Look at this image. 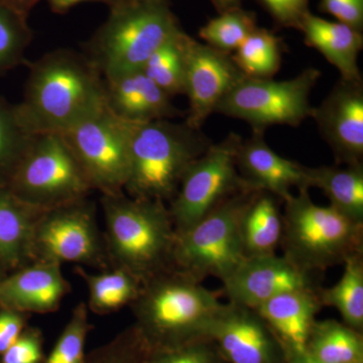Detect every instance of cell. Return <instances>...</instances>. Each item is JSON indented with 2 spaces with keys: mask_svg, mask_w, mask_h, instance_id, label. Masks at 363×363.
<instances>
[{
  "mask_svg": "<svg viewBox=\"0 0 363 363\" xmlns=\"http://www.w3.org/2000/svg\"><path fill=\"white\" fill-rule=\"evenodd\" d=\"M14 107L30 135L62 133L106 107L104 77L84 52L54 50L30 63Z\"/></svg>",
  "mask_w": 363,
  "mask_h": 363,
  "instance_id": "1",
  "label": "cell"
},
{
  "mask_svg": "<svg viewBox=\"0 0 363 363\" xmlns=\"http://www.w3.org/2000/svg\"><path fill=\"white\" fill-rule=\"evenodd\" d=\"M101 205L111 267H123L143 284L173 269L176 231L166 203L123 192L101 195Z\"/></svg>",
  "mask_w": 363,
  "mask_h": 363,
  "instance_id": "2",
  "label": "cell"
},
{
  "mask_svg": "<svg viewBox=\"0 0 363 363\" xmlns=\"http://www.w3.org/2000/svg\"><path fill=\"white\" fill-rule=\"evenodd\" d=\"M223 304L202 281L171 269L143 283L130 307L133 325L154 350L207 337Z\"/></svg>",
  "mask_w": 363,
  "mask_h": 363,
  "instance_id": "3",
  "label": "cell"
},
{
  "mask_svg": "<svg viewBox=\"0 0 363 363\" xmlns=\"http://www.w3.org/2000/svg\"><path fill=\"white\" fill-rule=\"evenodd\" d=\"M211 145L200 130L172 119L131 123L130 174L124 193L169 203L184 174Z\"/></svg>",
  "mask_w": 363,
  "mask_h": 363,
  "instance_id": "4",
  "label": "cell"
},
{
  "mask_svg": "<svg viewBox=\"0 0 363 363\" xmlns=\"http://www.w3.org/2000/svg\"><path fill=\"white\" fill-rule=\"evenodd\" d=\"M167 0H121L85 44L86 56L104 78L142 70L155 52L180 33Z\"/></svg>",
  "mask_w": 363,
  "mask_h": 363,
  "instance_id": "5",
  "label": "cell"
},
{
  "mask_svg": "<svg viewBox=\"0 0 363 363\" xmlns=\"http://www.w3.org/2000/svg\"><path fill=\"white\" fill-rule=\"evenodd\" d=\"M281 245L294 264L319 274L363 253V223L315 204L309 189H298L285 201Z\"/></svg>",
  "mask_w": 363,
  "mask_h": 363,
  "instance_id": "6",
  "label": "cell"
},
{
  "mask_svg": "<svg viewBox=\"0 0 363 363\" xmlns=\"http://www.w3.org/2000/svg\"><path fill=\"white\" fill-rule=\"evenodd\" d=\"M255 192L236 193L188 230L176 233L173 269L199 281L230 276L245 259L240 218Z\"/></svg>",
  "mask_w": 363,
  "mask_h": 363,
  "instance_id": "7",
  "label": "cell"
},
{
  "mask_svg": "<svg viewBox=\"0 0 363 363\" xmlns=\"http://www.w3.org/2000/svg\"><path fill=\"white\" fill-rule=\"evenodd\" d=\"M6 189L26 204L44 210L85 199L93 191L59 133L33 136Z\"/></svg>",
  "mask_w": 363,
  "mask_h": 363,
  "instance_id": "8",
  "label": "cell"
},
{
  "mask_svg": "<svg viewBox=\"0 0 363 363\" xmlns=\"http://www.w3.org/2000/svg\"><path fill=\"white\" fill-rule=\"evenodd\" d=\"M30 262L111 269L95 205L87 198L43 210L33 224Z\"/></svg>",
  "mask_w": 363,
  "mask_h": 363,
  "instance_id": "9",
  "label": "cell"
},
{
  "mask_svg": "<svg viewBox=\"0 0 363 363\" xmlns=\"http://www.w3.org/2000/svg\"><path fill=\"white\" fill-rule=\"evenodd\" d=\"M242 138L229 133L223 140L211 143L195 160L169 203L176 233L188 230L221 203L243 190H250L238 173L236 157Z\"/></svg>",
  "mask_w": 363,
  "mask_h": 363,
  "instance_id": "10",
  "label": "cell"
},
{
  "mask_svg": "<svg viewBox=\"0 0 363 363\" xmlns=\"http://www.w3.org/2000/svg\"><path fill=\"white\" fill-rule=\"evenodd\" d=\"M321 71L307 68L295 78L276 81L245 76L223 98L216 113L240 119L253 130L267 126H298L312 116L310 96Z\"/></svg>",
  "mask_w": 363,
  "mask_h": 363,
  "instance_id": "11",
  "label": "cell"
},
{
  "mask_svg": "<svg viewBox=\"0 0 363 363\" xmlns=\"http://www.w3.org/2000/svg\"><path fill=\"white\" fill-rule=\"evenodd\" d=\"M131 123L107 107L59 133L84 172L93 191L124 192L130 174Z\"/></svg>",
  "mask_w": 363,
  "mask_h": 363,
  "instance_id": "12",
  "label": "cell"
},
{
  "mask_svg": "<svg viewBox=\"0 0 363 363\" xmlns=\"http://www.w3.org/2000/svg\"><path fill=\"white\" fill-rule=\"evenodd\" d=\"M245 77L231 55L186 35L184 95L188 97L189 109L184 123L201 130L223 98Z\"/></svg>",
  "mask_w": 363,
  "mask_h": 363,
  "instance_id": "13",
  "label": "cell"
},
{
  "mask_svg": "<svg viewBox=\"0 0 363 363\" xmlns=\"http://www.w3.org/2000/svg\"><path fill=\"white\" fill-rule=\"evenodd\" d=\"M207 337L226 363H286L281 341L250 308L223 304L208 328Z\"/></svg>",
  "mask_w": 363,
  "mask_h": 363,
  "instance_id": "14",
  "label": "cell"
},
{
  "mask_svg": "<svg viewBox=\"0 0 363 363\" xmlns=\"http://www.w3.org/2000/svg\"><path fill=\"white\" fill-rule=\"evenodd\" d=\"M317 274L276 253L247 257L222 284L229 303L255 310L284 293L319 290Z\"/></svg>",
  "mask_w": 363,
  "mask_h": 363,
  "instance_id": "15",
  "label": "cell"
},
{
  "mask_svg": "<svg viewBox=\"0 0 363 363\" xmlns=\"http://www.w3.org/2000/svg\"><path fill=\"white\" fill-rule=\"evenodd\" d=\"M311 117L338 164L363 162L362 80L340 79Z\"/></svg>",
  "mask_w": 363,
  "mask_h": 363,
  "instance_id": "16",
  "label": "cell"
},
{
  "mask_svg": "<svg viewBox=\"0 0 363 363\" xmlns=\"http://www.w3.org/2000/svg\"><path fill=\"white\" fill-rule=\"evenodd\" d=\"M264 133L253 130L241 142L236 157L238 173L250 190L269 193L285 202L294 188L310 189L307 167L279 156L267 145Z\"/></svg>",
  "mask_w": 363,
  "mask_h": 363,
  "instance_id": "17",
  "label": "cell"
},
{
  "mask_svg": "<svg viewBox=\"0 0 363 363\" xmlns=\"http://www.w3.org/2000/svg\"><path fill=\"white\" fill-rule=\"evenodd\" d=\"M71 286L61 264L32 262L0 279V308L23 314L56 312Z\"/></svg>",
  "mask_w": 363,
  "mask_h": 363,
  "instance_id": "18",
  "label": "cell"
},
{
  "mask_svg": "<svg viewBox=\"0 0 363 363\" xmlns=\"http://www.w3.org/2000/svg\"><path fill=\"white\" fill-rule=\"evenodd\" d=\"M106 107L121 121L145 123L182 116L172 98L143 70L104 78Z\"/></svg>",
  "mask_w": 363,
  "mask_h": 363,
  "instance_id": "19",
  "label": "cell"
},
{
  "mask_svg": "<svg viewBox=\"0 0 363 363\" xmlns=\"http://www.w3.org/2000/svg\"><path fill=\"white\" fill-rule=\"evenodd\" d=\"M319 290L284 293L255 309L281 341L286 353L306 351L310 330L323 307Z\"/></svg>",
  "mask_w": 363,
  "mask_h": 363,
  "instance_id": "20",
  "label": "cell"
},
{
  "mask_svg": "<svg viewBox=\"0 0 363 363\" xmlns=\"http://www.w3.org/2000/svg\"><path fill=\"white\" fill-rule=\"evenodd\" d=\"M306 45L323 55L337 69L341 79L362 80L358 59L363 48L362 32L339 23L315 16L309 11L298 26Z\"/></svg>",
  "mask_w": 363,
  "mask_h": 363,
  "instance_id": "21",
  "label": "cell"
},
{
  "mask_svg": "<svg viewBox=\"0 0 363 363\" xmlns=\"http://www.w3.org/2000/svg\"><path fill=\"white\" fill-rule=\"evenodd\" d=\"M9 190L0 189V262L7 271L30 264L33 224L40 212Z\"/></svg>",
  "mask_w": 363,
  "mask_h": 363,
  "instance_id": "22",
  "label": "cell"
},
{
  "mask_svg": "<svg viewBox=\"0 0 363 363\" xmlns=\"http://www.w3.org/2000/svg\"><path fill=\"white\" fill-rule=\"evenodd\" d=\"M278 200L257 191L243 210L240 238L245 259L276 255L283 236V213Z\"/></svg>",
  "mask_w": 363,
  "mask_h": 363,
  "instance_id": "23",
  "label": "cell"
},
{
  "mask_svg": "<svg viewBox=\"0 0 363 363\" xmlns=\"http://www.w3.org/2000/svg\"><path fill=\"white\" fill-rule=\"evenodd\" d=\"M344 166L307 167L310 188L320 189L331 207L363 223V162Z\"/></svg>",
  "mask_w": 363,
  "mask_h": 363,
  "instance_id": "24",
  "label": "cell"
},
{
  "mask_svg": "<svg viewBox=\"0 0 363 363\" xmlns=\"http://www.w3.org/2000/svg\"><path fill=\"white\" fill-rule=\"evenodd\" d=\"M75 272L87 286L88 309L97 315L111 314L130 306L142 290V281L123 267L92 274L77 266Z\"/></svg>",
  "mask_w": 363,
  "mask_h": 363,
  "instance_id": "25",
  "label": "cell"
},
{
  "mask_svg": "<svg viewBox=\"0 0 363 363\" xmlns=\"http://www.w3.org/2000/svg\"><path fill=\"white\" fill-rule=\"evenodd\" d=\"M306 351L320 363H363L362 333L337 320H316Z\"/></svg>",
  "mask_w": 363,
  "mask_h": 363,
  "instance_id": "26",
  "label": "cell"
},
{
  "mask_svg": "<svg viewBox=\"0 0 363 363\" xmlns=\"http://www.w3.org/2000/svg\"><path fill=\"white\" fill-rule=\"evenodd\" d=\"M340 279L331 288L320 289L322 306L335 308L343 323L363 331V253L352 255L343 262Z\"/></svg>",
  "mask_w": 363,
  "mask_h": 363,
  "instance_id": "27",
  "label": "cell"
},
{
  "mask_svg": "<svg viewBox=\"0 0 363 363\" xmlns=\"http://www.w3.org/2000/svg\"><path fill=\"white\" fill-rule=\"evenodd\" d=\"M231 57L247 77L272 78L281 68V39L267 28H257Z\"/></svg>",
  "mask_w": 363,
  "mask_h": 363,
  "instance_id": "28",
  "label": "cell"
},
{
  "mask_svg": "<svg viewBox=\"0 0 363 363\" xmlns=\"http://www.w3.org/2000/svg\"><path fill=\"white\" fill-rule=\"evenodd\" d=\"M181 30L160 47L143 67V72L169 96L185 94V39Z\"/></svg>",
  "mask_w": 363,
  "mask_h": 363,
  "instance_id": "29",
  "label": "cell"
},
{
  "mask_svg": "<svg viewBox=\"0 0 363 363\" xmlns=\"http://www.w3.org/2000/svg\"><path fill=\"white\" fill-rule=\"evenodd\" d=\"M33 136L21 125L14 104L0 96V189L9 186Z\"/></svg>",
  "mask_w": 363,
  "mask_h": 363,
  "instance_id": "30",
  "label": "cell"
},
{
  "mask_svg": "<svg viewBox=\"0 0 363 363\" xmlns=\"http://www.w3.org/2000/svg\"><path fill=\"white\" fill-rule=\"evenodd\" d=\"M257 28L255 13L233 7L208 21L200 28L199 37L210 47L233 55Z\"/></svg>",
  "mask_w": 363,
  "mask_h": 363,
  "instance_id": "31",
  "label": "cell"
},
{
  "mask_svg": "<svg viewBox=\"0 0 363 363\" xmlns=\"http://www.w3.org/2000/svg\"><path fill=\"white\" fill-rule=\"evenodd\" d=\"M33 40L28 18L0 0V76L21 65Z\"/></svg>",
  "mask_w": 363,
  "mask_h": 363,
  "instance_id": "32",
  "label": "cell"
},
{
  "mask_svg": "<svg viewBox=\"0 0 363 363\" xmlns=\"http://www.w3.org/2000/svg\"><path fill=\"white\" fill-rule=\"evenodd\" d=\"M92 328L87 304L80 302L72 311L68 323L45 357V363H85L86 341Z\"/></svg>",
  "mask_w": 363,
  "mask_h": 363,
  "instance_id": "33",
  "label": "cell"
},
{
  "mask_svg": "<svg viewBox=\"0 0 363 363\" xmlns=\"http://www.w3.org/2000/svg\"><path fill=\"white\" fill-rule=\"evenodd\" d=\"M150 347L135 325L87 353L85 363H143Z\"/></svg>",
  "mask_w": 363,
  "mask_h": 363,
  "instance_id": "34",
  "label": "cell"
},
{
  "mask_svg": "<svg viewBox=\"0 0 363 363\" xmlns=\"http://www.w3.org/2000/svg\"><path fill=\"white\" fill-rule=\"evenodd\" d=\"M143 363H226L209 337L149 350Z\"/></svg>",
  "mask_w": 363,
  "mask_h": 363,
  "instance_id": "35",
  "label": "cell"
},
{
  "mask_svg": "<svg viewBox=\"0 0 363 363\" xmlns=\"http://www.w3.org/2000/svg\"><path fill=\"white\" fill-rule=\"evenodd\" d=\"M44 336L35 327H26L18 340L1 354L0 363H45Z\"/></svg>",
  "mask_w": 363,
  "mask_h": 363,
  "instance_id": "36",
  "label": "cell"
},
{
  "mask_svg": "<svg viewBox=\"0 0 363 363\" xmlns=\"http://www.w3.org/2000/svg\"><path fill=\"white\" fill-rule=\"evenodd\" d=\"M279 25L298 28L309 13V0H259Z\"/></svg>",
  "mask_w": 363,
  "mask_h": 363,
  "instance_id": "37",
  "label": "cell"
},
{
  "mask_svg": "<svg viewBox=\"0 0 363 363\" xmlns=\"http://www.w3.org/2000/svg\"><path fill=\"white\" fill-rule=\"evenodd\" d=\"M320 7L339 23L362 32L363 0H321Z\"/></svg>",
  "mask_w": 363,
  "mask_h": 363,
  "instance_id": "38",
  "label": "cell"
},
{
  "mask_svg": "<svg viewBox=\"0 0 363 363\" xmlns=\"http://www.w3.org/2000/svg\"><path fill=\"white\" fill-rule=\"evenodd\" d=\"M26 328V314L0 308V355L6 352Z\"/></svg>",
  "mask_w": 363,
  "mask_h": 363,
  "instance_id": "39",
  "label": "cell"
},
{
  "mask_svg": "<svg viewBox=\"0 0 363 363\" xmlns=\"http://www.w3.org/2000/svg\"><path fill=\"white\" fill-rule=\"evenodd\" d=\"M45 1L49 4L52 13L64 14L82 2H100V4H106L107 6L111 7L121 0H45Z\"/></svg>",
  "mask_w": 363,
  "mask_h": 363,
  "instance_id": "40",
  "label": "cell"
},
{
  "mask_svg": "<svg viewBox=\"0 0 363 363\" xmlns=\"http://www.w3.org/2000/svg\"><path fill=\"white\" fill-rule=\"evenodd\" d=\"M7 6L18 11L21 16L28 18V14L33 11L40 0H2Z\"/></svg>",
  "mask_w": 363,
  "mask_h": 363,
  "instance_id": "41",
  "label": "cell"
},
{
  "mask_svg": "<svg viewBox=\"0 0 363 363\" xmlns=\"http://www.w3.org/2000/svg\"><path fill=\"white\" fill-rule=\"evenodd\" d=\"M286 363H320L307 352H286Z\"/></svg>",
  "mask_w": 363,
  "mask_h": 363,
  "instance_id": "42",
  "label": "cell"
},
{
  "mask_svg": "<svg viewBox=\"0 0 363 363\" xmlns=\"http://www.w3.org/2000/svg\"><path fill=\"white\" fill-rule=\"evenodd\" d=\"M241 1L242 0H212L214 6L216 7L219 13L227 11L229 9H233V7L240 6Z\"/></svg>",
  "mask_w": 363,
  "mask_h": 363,
  "instance_id": "43",
  "label": "cell"
},
{
  "mask_svg": "<svg viewBox=\"0 0 363 363\" xmlns=\"http://www.w3.org/2000/svg\"><path fill=\"white\" fill-rule=\"evenodd\" d=\"M9 271H7L6 267L4 266V264L0 262V279L6 277L7 274H9Z\"/></svg>",
  "mask_w": 363,
  "mask_h": 363,
  "instance_id": "44",
  "label": "cell"
},
{
  "mask_svg": "<svg viewBox=\"0 0 363 363\" xmlns=\"http://www.w3.org/2000/svg\"><path fill=\"white\" fill-rule=\"evenodd\" d=\"M136 1L150 2V1H161V0H136Z\"/></svg>",
  "mask_w": 363,
  "mask_h": 363,
  "instance_id": "45",
  "label": "cell"
}]
</instances>
